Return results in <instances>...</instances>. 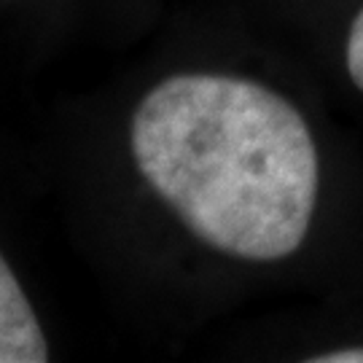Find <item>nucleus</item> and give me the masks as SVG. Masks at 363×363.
<instances>
[{
  "instance_id": "f257e3e1",
  "label": "nucleus",
  "mask_w": 363,
  "mask_h": 363,
  "mask_svg": "<svg viewBox=\"0 0 363 363\" xmlns=\"http://www.w3.org/2000/svg\"><path fill=\"white\" fill-rule=\"evenodd\" d=\"M130 145L143 181L220 253L280 261L310 232L318 151L277 91L216 73H181L145 94Z\"/></svg>"
},
{
  "instance_id": "f03ea898",
  "label": "nucleus",
  "mask_w": 363,
  "mask_h": 363,
  "mask_svg": "<svg viewBox=\"0 0 363 363\" xmlns=\"http://www.w3.org/2000/svg\"><path fill=\"white\" fill-rule=\"evenodd\" d=\"M49 342L9 261L0 253V363H46Z\"/></svg>"
},
{
  "instance_id": "7ed1b4c3",
  "label": "nucleus",
  "mask_w": 363,
  "mask_h": 363,
  "mask_svg": "<svg viewBox=\"0 0 363 363\" xmlns=\"http://www.w3.org/2000/svg\"><path fill=\"white\" fill-rule=\"evenodd\" d=\"M345 65L350 73L352 84L363 91V9L355 13L347 35V49H345Z\"/></svg>"
},
{
  "instance_id": "20e7f679",
  "label": "nucleus",
  "mask_w": 363,
  "mask_h": 363,
  "mask_svg": "<svg viewBox=\"0 0 363 363\" xmlns=\"http://www.w3.org/2000/svg\"><path fill=\"white\" fill-rule=\"evenodd\" d=\"M312 363H363V347L337 350V352H328V355H315Z\"/></svg>"
}]
</instances>
